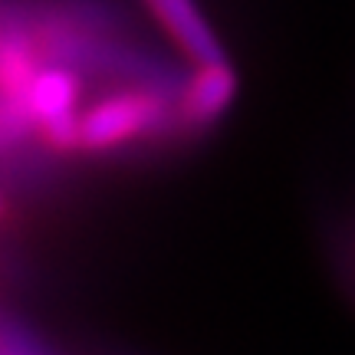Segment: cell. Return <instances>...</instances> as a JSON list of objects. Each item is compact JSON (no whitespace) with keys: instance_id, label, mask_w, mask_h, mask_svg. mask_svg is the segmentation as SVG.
Returning a JSON list of instances; mask_svg holds the SVG:
<instances>
[{"instance_id":"cell-4","label":"cell","mask_w":355,"mask_h":355,"mask_svg":"<svg viewBox=\"0 0 355 355\" xmlns=\"http://www.w3.org/2000/svg\"><path fill=\"white\" fill-rule=\"evenodd\" d=\"M234 92H237V79H234L227 63L201 66L184 92V115L198 125H207L230 105Z\"/></svg>"},{"instance_id":"cell-1","label":"cell","mask_w":355,"mask_h":355,"mask_svg":"<svg viewBox=\"0 0 355 355\" xmlns=\"http://www.w3.org/2000/svg\"><path fill=\"white\" fill-rule=\"evenodd\" d=\"M162 119V99L145 92H119L92 105L79 122V139L89 148H112L148 132Z\"/></svg>"},{"instance_id":"cell-2","label":"cell","mask_w":355,"mask_h":355,"mask_svg":"<svg viewBox=\"0 0 355 355\" xmlns=\"http://www.w3.org/2000/svg\"><path fill=\"white\" fill-rule=\"evenodd\" d=\"M76 99H79V83L66 69H43V73H37L33 86L26 92L30 115L43 125L50 141L63 145V148L83 141L79 139V122L83 119H76Z\"/></svg>"},{"instance_id":"cell-3","label":"cell","mask_w":355,"mask_h":355,"mask_svg":"<svg viewBox=\"0 0 355 355\" xmlns=\"http://www.w3.org/2000/svg\"><path fill=\"white\" fill-rule=\"evenodd\" d=\"M155 17L165 24V30L175 37V43L188 53L198 66L224 63V50L217 43L211 24L204 20L194 0H148Z\"/></svg>"}]
</instances>
